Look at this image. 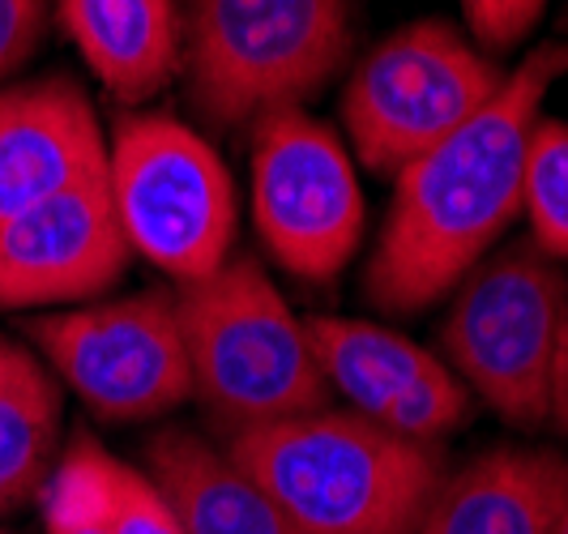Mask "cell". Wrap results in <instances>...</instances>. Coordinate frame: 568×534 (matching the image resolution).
<instances>
[{
  "label": "cell",
  "mask_w": 568,
  "mask_h": 534,
  "mask_svg": "<svg viewBox=\"0 0 568 534\" xmlns=\"http://www.w3.org/2000/svg\"><path fill=\"white\" fill-rule=\"evenodd\" d=\"M521 210L542 253L568 261V124L556 115H539L526 141Z\"/></svg>",
  "instance_id": "obj_17"
},
{
  "label": "cell",
  "mask_w": 568,
  "mask_h": 534,
  "mask_svg": "<svg viewBox=\"0 0 568 534\" xmlns=\"http://www.w3.org/2000/svg\"><path fill=\"white\" fill-rule=\"evenodd\" d=\"M189 85L205 120L300 108L351 52V0H193Z\"/></svg>",
  "instance_id": "obj_4"
},
{
  "label": "cell",
  "mask_w": 568,
  "mask_h": 534,
  "mask_svg": "<svg viewBox=\"0 0 568 534\" xmlns=\"http://www.w3.org/2000/svg\"><path fill=\"white\" fill-rule=\"evenodd\" d=\"M108 171L0 223V309H43L108 291L129 265Z\"/></svg>",
  "instance_id": "obj_11"
},
{
  "label": "cell",
  "mask_w": 568,
  "mask_h": 534,
  "mask_svg": "<svg viewBox=\"0 0 568 534\" xmlns=\"http://www.w3.org/2000/svg\"><path fill=\"white\" fill-rule=\"evenodd\" d=\"M547 0H462V18L487 57H500L517 48L539 27Z\"/></svg>",
  "instance_id": "obj_20"
},
{
  "label": "cell",
  "mask_w": 568,
  "mask_h": 534,
  "mask_svg": "<svg viewBox=\"0 0 568 534\" xmlns=\"http://www.w3.org/2000/svg\"><path fill=\"white\" fill-rule=\"evenodd\" d=\"M108 189L133 253L175 282L214 274L235 244V184L175 115H129L108 145Z\"/></svg>",
  "instance_id": "obj_7"
},
{
  "label": "cell",
  "mask_w": 568,
  "mask_h": 534,
  "mask_svg": "<svg viewBox=\"0 0 568 534\" xmlns=\"http://www.w3.org/2000/svg\"><path fill=\"white\" fill-rule=\"evenodd\" d=\"M227 457L283 508L295 534H410L440 487L432 445L351 406L240 427L227 436Z\"/></svg>",
  "instance_id": "obj_2"
},
{
  "label": "cell",
  "mask_w": 568,
  "mask_h": 534,
  "mask_svg": "<svg viewBox=\"0 0 568 534\" xmlns=\"http://www.w3.org/2000/svg\"><path fill=\"white\" fill-rule=\"evenodd\" d=\"M0 534H9V531H0Z\"/></svg>",
  "instance_id": "obj_25"
},
{
  "label": "cell",
  "mask_w": 568,
  "mask_h": 534,
  "mask_svg": "<svg viewBox=\"0 0 568 534\" xmlns=\"http://www.w3.org/2000/svg\"><path fill=\"white\" fill-rule=\"evenodd\" d=\"M304 330L329 390L346 397L355 415L419 445L449 436L466 420L470 394L454 367L398 330L359 316H313Z\"/></svg>",
  "instance_id": "obj_10"
},
{
  "label": "cell",
  "mask_w": 568,
  "mask_h": 534,
  "mask_svg": "<svg viewBox=\"0 0 568 534\" xmlns=\"http://www.w3.org/2000/svg\"><path fill=\"white\" fill-rule=\"evenodd\" d=\"M565 73L568 43L535 48L487 108L402 171L364 270L372 309L389 316L432 309L496 249L521 214L526 141Z\"/></svg>",
  "instance_id": "obj_1"
},
{
  "label": "cell",
  "mask_w": 568,
  "mask_h": 534,
  "mask_svg": "<svg viewBox=\"0 0 568 534\" xmlns=\"http://www.w3.org/2000/svg\"><path fill=\"white\" fill-rule=\"evenodd\" d=\"M253 219L286 274L329 282L364 240V193L342 138L304 108L253 120Z\"/></svg>",
  "instance_id": "obj_8"
},
{
  "label": "cell",
  "mask_w": 568,
  "mask_h": 534,
  "mask_svg": "<svg viewBox=\"0 0 568 534\" xmlns=\"http://www.w3.org/2000/svg\"><path fill=\"white\" fill-rule=\"evenodd\" d=\"M94 471H99V492H103L112 534H189L180 513L171 508L168 492L142 466H129L99 445Z\"/></svg>",
  "instance_id": "obj_19"
},
{
  "label": "cell",
  "mask_w": 568,
  "mask_h": 534,
  "mask_svg": "<svg viewBox=\"0 0 568 534\" xmlns=\"http://www.w3.org/2000/svg\"><path fill=\"white\" fill-rule=\"evenodd\" d=\"M505 85V69L449 22H410L381 39L342 90L355 159L394 175L457 133Z\"/></svg>",
  "instance_id": "obj_6"
},
{
  "label": "cell",
  "mask_w": 568,
  "mask_h": 534,
  "mask_svg": "<svg viewBox=\"0 0 568 534\" xmlns=\"http://www.w3.org/2000/svg\"><path fill=\"white\" fill-rule=\"evenodd\" d=\"M60 22L94 78L120 99H145L180 60L171 0H60Z\"/></svg>",
  "instance_id": "obj_15"
},
{
  "label": "cell",
  "mask_w": 568,
  "mask_h": 534,
  "mask_svg": "<svg viewBox=\"0 0 568 534\" xmlns=\"http://www.w3.org/2000/svg\"><path fill=\"white\" fill-rule=\"evenodd\" d=\"M57 376L103 420L133 423L175 411L193 394L175 291H138L30 325Z\"/></svg>",
  "instance_id": "obj_9"
},
{
  "label": "cell",
  "mask_w": 568,
  "mask_h": 534,
  "mask_svg": "<svg viewBox=\"0 0 568 534\" xmlns=\"http://www.w3.org/2000/svg\"><path fill=\"white\" fill-rule=\"evenodd\" d=\"M145 475L168 492L189 534H295L283 508L231 462L227 450L184 427L150 441Z\"/></svg>",
  "instance_id": "obj_14"
},
{
  "label": "cell",
  "mask_w": 568,
  "mask_h": 534,
  "mask_svg": "<svg viewBox=\"0 0 568 534\" xmlns=\"http://www.w3.org/2000/svg\"><path fill=\"white\" fill-rule=\"evenodd\" d=\"M547 420L560 432H568V309L565 325H560V346H556V367H551V411Z\"/></svg>",
  "instance_id": "obj_22"
},
{
  "label": "cell",
  "mask_w": 568,
  "mask_h": 534,
  "mask_svg": "<svg viewBox=\"0 0 568 534\" xmlns=\"http://www.w3.org/2000/svg\"><path fill=\"white\" fill-rule=\"evenodd\" d=\"M551 534H568V496H565V505H560V517H556V531Z\"/></svg>",
  "instance_id": "obj_24"
},
{
  "label": "cell",
  "mask_w": 568,
  "mask_h": 534,
  "mask_svg": "<svg viewBox=\"0 0 568 534\" xmlns=\"http://www.w3.org/2000/svg\"><path fill=\"white\" fill-rule=\"evenodd\" d=\"M27 360H30V355L22 351V346H13V342H4V337H0V390L9 385V376L27 364Z\"/></svg>",
  "instance_id": "obj_23"
},
{
  "label": "cell",
  "mask_w": 568,
  "mask_h": 534,
  "mask_svg": "<svg viewBox=\"0 0 568 534\" xmlns=\"http://www.w3.org/2000/svg\"><path fill=\"white\" fill-rule=\"evenodd\" d=\"M94 450L99 441H73L69 453L48 475L39 505H43V534H112L103 492H99V471H94Z\"/></svg>",
  "instance_id": "obj_18"
},
{
  "label": "cell",
  "mask_w": 568,
  "mask_h": 534,
  "mask_svg": "<svg viewBox=\"0 0 568 534\" xmlns=\"http://www.w3.org/2000/svg\"><path fill=\"white\" fill-rule=\"evenodd\" d=\"M175 316L193 394L227 432L329 406L308 330L256 256H227L214 274L180 282Z\"/></svg>",
  "instance_id": "obj_3"
},
{
  "label": "cell",
  "mask_w": 568,
  "mask_h": 534,
  "mask_svg": "<svg viewBox=\"0 0 568 534\" xmlns=\"http://www.w3.org/2000/svg\"><path fill=\"white\" fill-rule=\"evenodd\" d=\"M48 0H0V73L18 69L43 34Z\"/></svg>",
  "instance_id": "obj_21"
},
{
  "label": "cell",
  "mask_w": 568,
  "mask_h": 534,
  "mask_svg": "<svg viewBox=\"0 0 568 534\" xmlns=\"http://www.w3.org/2000/svg\"><path fill=\"white\" fill-rule=\"evenodd\" d=\"M568 496V462L551 450H487L440 478L410 534H551Z\"/></svg>",
  "instance_id": "obj_13"
},
{
  "label": "cell",
  "mask_w": 568,
  "mask_h": 534,
  "mask_svg": "<svg viewBox=\"0 0 568 534\" xmlns=\"http://www.w3.org/2000/svg\"><path fill=\"white\" fill-rule=\"evenodd\" d=\"M445 351L454 376L513 427H539L551 411V367L568 309L560 261L535 240L487 253L454 286Z\"/></svg>",
  "instance_id": "obj_5"
},
{
  "label": "cell",
  "mask_w": 568,
  "mask_h": 534,
  "mask_svg": "<svg viewBox=\"0 0 568 534\" xmlns=\"http://www.w3.org/2000/svg\"><path fill=\"white\" fill-rule=\"evenodd\" d=\"M60 394L57 381L27 360L0 390V517L43 492L57 471Z\"/></svg>",
  "instance_id": "obj_16"
},
{
  "label": "cell",
  "mask_w": 568,
  "mask_h": 534,
  "mask_svg": "<svg viewBox=\"0 0 568 534\" xmlns=\"http://www.w3.org/2000/svg\"><path fill=\"white\" fill-rule=\"evenodd\" d=\"M108 171V141L82 90L64 78L0 90V223Z\"/></svg>",
  "instance_id": "obj_12"
}]
</instances>
